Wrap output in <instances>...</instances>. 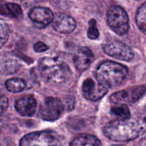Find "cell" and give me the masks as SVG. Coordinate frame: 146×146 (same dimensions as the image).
<instances>
[{"label": "cell", "mask_w": 146, "mask_h": 146, "mask_svg": "<svg viewBox=\"0 0 146 146\" xmlns=\"http://www.w3.org/2000/svg\"><path fill=\"white\" fill-rule=\"evenodd\" d=\"M19 146H62L58 137L50 131L34 132L24 136Z\"/></svg>", "instance_id": "obj_5"}, {"label": "cell", "mask_w": 146, "mask_h": 146, "mask_svg": "<svg viewBox=\"0 0 146 146\" xmlns=\"http://www.w3.org/2000/svg\"><path fill=\"white\" fill-rule=\"evenodd\" d=\"M82 91L84 97L90 101H97L101 99L108 92L106 86L99 82H96L90 78H88L84 81Z\"/></svg>", "instance_id": "obj_9"}, {"label": "cell", "mask_w": 146, "mask_h": 146, "mask_svg": "<svg viewBox=\"0 0 146 146\" xmlns=\"http://www.w3.org/2000/svg\"><path fill=\"white\" fill-rule=\"evenodd\" d=\"M140 146H146V137L143 138V140L140 141Z\"/></svg>", "instance_id": "obj_25"}, {"label": "cell", "mask_w": 146, "mask_h": 146, "mask_svg": "<svg viewBox=\"0 0 146 146\" xmlns=\"http://www.w3.org/2000/svg\"><path fill=\"white\" fill-rule=\"evenodd\" d=\"M95 60V55L90 49L86 47H80L77 50L73 57L75 67L80 72H82L91 65Z\"/></svg>", "instance_id": "obj_11"}, {"label": "cell", "mask_w": 146, "mask_h": 146, "mask_svg": "<svg viewBox=\"0 0 146 146\" xmlns=\"http://www.w3.org/2000/svg\"><path fill=\"white\" fill-rule=\"evenodd\" d=\"M103 132L107 137L113 141H130L146 132V117L132 120H112L105 125Z\"/></svg>", "instance_id": "obj_1"}, {"label": "cell", "mask_w": 146, "mask_h": 146, "mask_svg": "<svg viewBox=\"0 0 146 146\" xmlns=\"http://www.w3.org/2000/svg\"><path fill=\"white\" fill-rule=\"evenodd\" d=\"M10 35V29L7 24L0 19V48H2L8 41Z\"/></svg>", "instance_id": "obj_20"}, {"label": "cell", "mask_w": 146, "mask_h": 146, "mask_svg": "<svg viewBox=\"0 0 146 146\" xmlns=\"http://www.w3.org/2000/svg\"><path fill=\"white\" fill-rule=\"evenodd\" d=\"M70 146H102V144L100 140L92 135L80 134L72 140Z\"/></svg>", "instance_id": "obj_15"}, {"label": "cell", "mask_w": 146, "mask_h": 146, "mask_svg": "<svg viewBox=\"0 0 146 146\" xmlns=\"http://www.w3.org/2000/svg\"><path fill=\"white\" fill-rule=\"evenodd\" d=\"M145 93V87L143 85L133 86L119 92H115L110 96V100L115 105L132 104L138 101Z\"/></svg>", "instance_id": "obj_7"}, {"label": "cell", "mask_w": 146, "mask_h": 146, "mask_svg": "<svg viewBox=\"0 0 146 146\" xmlns=\"http://www.w3.org/2000/svg\"><path fill=\"white\" fill-rule=\"evenodd\" d=\"M42 78L51 85H61L71 76V71L65 62L57 57H45L39 63Z\"/></svg>", "instance_id": "obj_2"}, {"label": "cell", "mask_w": 146, "mask_h": 146, "mask_svg": "<svg viewBox=\"0 0 146 146\" xmlns=\"http://www.w3.org/2000/svg\"><path fill=\"white\" fill-rule=\"evenodd\" d=\"M107 19L109 27L117 35L123 36L129 30V18L123 8L119 6H112L107 13Z\"/></svg>", "instance_id": "obj_4"}, {"label": "cell", "mask_w": 146, "mask_h": 146, "mask_svg": "<svg viewBox=\"0 0 146 146\" xmlns=\"http://www.w3.org/2000/svg\"><path fill=\"white\" fill-rule=\"evenodd\" d=\"M5 86L8 91L17 93V92H22L25 88L26 84L25 81L21 78H12L6 81Z\"/></svg>", "instance_id": "obj_18"}, {"label": "cell", "mask_w": 146, "mask_h": 146, "mask_svg": "<svg viewBox=\"0 0 146 146\" xmlns=\"http://www.w3.org/2000/svg\"><path fill=\"white\" fill-rule=\"evenodd\" d=\"M48 46L42 42H38L35 43L34 45V50L36 52H43L48 50Z\"/></svg>", "instance_id": "obj_23"}, {"label": "cell", "mask_w": 146, "mask_h": 146, "mask_svg": "<svg viewBox=\"0 0 146 146\" xmlns=\"http://www.w3.org/2000/svg\"><path fill=\"white\" fill-rule=\"evenodd\" d=\"M104 52L108 55L117 60L129 62L134 57L133 50L125 43L113 41L103 46Z\"/></svg>", "instance_id": "obj_8"}, {"label": "cell", "mask_w": 146, "mask_h": 146, "mask_svg": "<svg viewBox=\"0 0 146 146\" xmlns=\"http://www.w3.org/2000/svg\"><path fill=\"white\" fill-rule=\"evenodd\" d=\"M111 113L120 120H128L130 117V112L125 104H118L112 107Z\"/></svg>", "instance_id": "obj_17"}, {"label": "cell", "mask_w": 146, "mask_h": 146, "mask_svg": "<svg viewBox=\"0 0 146 146\" xmlns=\"http://www.w3.org/2000/svg\"><path fill=\"white\" fill-rule=\"evenodd\" d=\"M0 14L7 17L17 18L22 16V12L19 5L15 3H7L0 8Z\"/></svg>", "instance_id": "obj_16"}, {"label": "cell", "mask_w": 146, "mask_h": 146, "mask_svg": "<svg viewBox=\"0 0 146 146\" xmlns=\"http://www.w3.org/2000/svg\"><path fill=\"white\" fill-rule=\"evenodd\" d=\"M36 108V101L31 95L25 96L16 101L15 109L20 115L30 117L33 115Z\"/></svg>", "instance_id": "obj_13"}, {"label": "cell", "mask_w": 146, "mask_h": 146, "mask_svg": "<svg viewBox=\"0 0 146 146\" xmlns=\"http://www.w3.org/2000/svg\"><path fill=\"white\" fill-rule=\"evenodd\" d=\"M136 24L140 31L146 35V2L142 5L136 14Z\"/></svg>", "instance_id": "obj_19"}, {"label": "cell", "mask_w": 146, "mask_h": 146, "mask_svg": "<svg viewBox=\"0 0 146 146\" xmlns=\"http://www.w3.org/2000/svg\"><path fill=\"white\" fill-rule=\"evenodd\" d=\"M29 17L35 27L44 28L54 19V14L50 9L42 7H34L29 11Z\"/></svg>", "instance_id": "obj_10"}, {"label": "cell", "mask_w": 146, "mask_h": 146, "mask_svg": "<svg viewBox=\"0 0 146 146\" xmlns=\"http://www.w3.org/2000/svg\"><path fill=\"white\" fill-rule=\"evenodd\" d=\"M127 69L120 63L107 61L100 64L95 73L97 80L107 88L120 85L127 75Z\"/></svg>", "instance_id": "obj_3"}, {"label": "cell", "mask_w": 146, "mask_h": 146, "mask_svg": "<svg viewBox=\"0 0 146 146\" xmlns=\"http://www.w3.org/2000/svg\"><path fill=\"white\" fill-rule=\"evenodd\" d=\"M20 64L16 58L11 56L0 57V73L2 75H11L19 70Z\"/></svg>", "instance_id": "obj_14"}, {"label": "cell", "mask_w": 146, "mask_h": 146, "mask_svg": "<svg viewBox=\"0 0 146 146\" xmlns=\"http://www.w3.org/2000/svg\"><path fill=\"white\" fill-rule=\"evenodd\" d=\"M99 31L97 28V22L92 19L89 21V28L88 30V36L91 40H96L99 37Z\"/></svg>", "instance_id": "obj_21"}, {"label": "cell", "mask_w": 146, "mask_h": 146, "mask_svg": "<svg viewBox=\"0 0 146 146\" xmlns=\"http://www.w3.org/2000/svg\"><path fill=\"white\" fill-rule=\"evenodd\" d=\"M9 105L8 99L5 96H0V114L5 113Z\"/></svg>", "instance_id": "obj_22"}, {"label": "cell", "mask_w": 146, "mask_h": 146, "mask_svg": "<svg viewBox=\"0 0 146 146\" xmlns=\"http://www.w3.org/2000/svg\"><path fill=\"white\" fill-rule=\"evenodd\" d=\"M5 118L2 116L0 115V132H2V130H3L4 127H5Z\"/></svg>", "instance_id": "obj_24"}, {"label": "cell", "mask_w": 146, "mask_h": 146, "mask_svg": "<svg viewBox=\"0 0 146 146\" xmlns=\"http://www.w3.org/2000/svg\"><path fill=\"white\" fill-rule=\"evenodd\" d=\"M76 22L72 17L64 14H59L52 21V26L57 32L70 34L76 28Z\"/></svg>", "instance_id": "obj_12"}, {"label": "cell", "mask_w": 146, "mask_h": 146, "mask_svg": "<svg viewBox=\"0 0 146 146\" xmlns=\"http://www.w3.org/2000/svg\"><path fill=\"white\" fill-rule=\"evenodd\" d=\"M64 106L60 99L49 97L44 100L39 111L42 119L47 121H54L61 117L64 111Z\"/></svg>", "instance_id": "obj_6"}]
</instances>
